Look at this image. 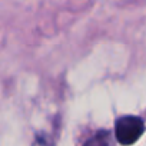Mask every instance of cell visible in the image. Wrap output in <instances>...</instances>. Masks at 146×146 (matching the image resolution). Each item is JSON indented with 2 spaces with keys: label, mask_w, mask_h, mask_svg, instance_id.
<instances>
[{
  "label": "cell",
  "mask_w": 146,
  "mask_h": 146,
  "mask_svg": "<svg viewBox=\"0 0 146 146\" xmlns=\"http://www.w3.org/2000/svg\"><path fill=\"white\" fill-rule=\"evenodd\" d=\"M145 132V123L140 117L133 115L122 116L116 120L115 136L116 140L123 146H130L140 139Z\"/></svg>",
  "instance_id": "cell-1"
},
{
  "label": "cell",
  "mask_w": 146,
  "mask_h": 146,
  "mask_svg": "<svg viewBox=\"0 0 146 146\" xmlns=\"http://www.w3.org/2000/svg\"><path fill=\"white\" fill-rule=\"evenodd\" d=\"M83 146H112L110 133L106 130H100L96 135H93Z\"/></svg>",
  "instance_id": "cell-2"
}]
</instances>
